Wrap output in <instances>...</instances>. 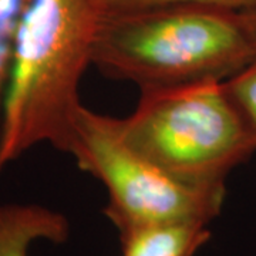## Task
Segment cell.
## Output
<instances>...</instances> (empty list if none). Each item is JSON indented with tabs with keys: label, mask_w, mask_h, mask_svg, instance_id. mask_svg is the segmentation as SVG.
<instances>
[{
	"label": "cell",
	"mask_w": 256,
	"mask_h": 256,
	"mask_svg": "<svg viewBox=\"0 0 256 256\" xmlns=\"http://www.w3.org/2000/svg\"><path fill=\"white\" fill-rule=\"evenodd\" d=\"M239 13H240V16L244 18L248 30H249V33H250V36H252V38H254V42H255L256 44V6L250 8V9L242 10Z\"/></svg>",
	"instance_id": "30bf717a"
},
{
	"label": "cell",
	"mask_w": 256,
	"mask_h": 256,
	"mask_svg": "<svg viewBox=\"0 0 256 256\" xmlns=\"http://www.w3.org/2000/svg\"><path fill=\"white\" fill-rule=\"evenodd\" d=\"M255 56V42L239 12L166 4L104 14L92 64L142 92L224 82Z\"/></svg>",
	"instance_id": "7a4b0ae2"
},
{
	"label": "cell",
	"mask_w": 256,
	"mask_h": 256,
	"mask_svg": "<svg viewBox=\"0 0 256 256\" xmlns=\"http://www.w3.org/2000/svg\"><path fill=\"white\" fill-rule=\"evenodd\" d=\"M67 154L108 192L104 215L120 236L166 224L208 225L220 215L226 188L201 190L175 181L121 137L118 118L82 106Z\"/></svg>",
	"instance_id": "277c9868"
},
{
	"label": "cell",
	"mask_w": 256,
	"mask_h": 256,
	"mask_svg": "<svg viewBox=\"0 0 256 256\" xmlns=\"http://www.w3.org/2000/svg\"><path fill=\"white\" fill-rule=\"evenodd\" d=\"M102 16L97 0H32L0 120V171L43 142L67 152Z\"/></svg>",
	"instance_id": "6da1fadb"
},
{
	"label": "cell",
	"mask_w": 256,
	"mask_h": 256,
	"mask_svg": "<svg viewBox=\"0 0 256 256\" xmlns=\"http://www.w3.org/2000/svg\"><path fill=\"white\" fill-rule=\"evenodd\" d=\"M104 14L146 9L166 4H201L210 8L242 12L256 6V0H97Z\"/></svg>",
	"instance_id": "9c48e42d"
},
{
	"label": "cell",
	"mask_w": 256,
	"mask_h": 256,
	"mask_svg": "<svg viewBox=\"0 0 256 256\" xmlns=\"http://www.w3.org/2000/svg\"><path fill=\"white\" fill-rule=\"evenodd\" d=\"M32 0H0V120L9 86L20 23Z\"/></svg>",
	"instance_id": "52a82bcc"
},
{
	"label": "cell",
	"mask_w": 256,
	"mask_h": 256,
	"mask_svg": "<svg viewBox=\"0 0 256 256\" xmlns=\"http://www.w3.org/2000/svg\"><path fill=\"white\" fill-rule=\"evenodd\" d=\"M222 88L256 146V56L245 67L224 80Z\"/></svg>",
	"instance_id": "ba28073f"
},
{
	"label": "cell",
	"mask_w": 256,
	"mask_h": 256,
	"mask_svg": "<svg viewBox=\"0 0 256 256\" xmlns=\"http://www.w3.org/2000/svg\"><path fill=\"white\" fill-rule=\"evenodd\" d=\"M118 128L140 156L192 188H226L230 171L256 151L222 82L142 92Z\"/></svg>",
	"instance_id": "3957f363"
},
{
	"label": "cell",
	"mask_w": 256,
	"mask_h": 256,
	"mask_svg": "<svg viewBox=\"0 0 256 256\" xmlns=\"http://www.w3.org/2000/svg\"><path fill=\"white\" fill-rule=\"evenodd\" d=\"M68 236L70 222L57 210L36 204H0V256H28L34 240L64 244Z\"/></svg>",
	"instance_id": "5b68a950"
},
{
	"label": "cell",
	"mask_w": 256,
	"mask_h": 256,
	"mask_svg": "<svg viewBox=\"0 0 256 256\" xmlns=\"http://www.w3.org/2000/svg\"><path fill=\"white\" fill-rule=\"evenodd\" d=\"M210 238L204 224H166L120 236L121 256H194Z\"/></svg>",
	"instance_id": "8992f818"
}]
</instances>
